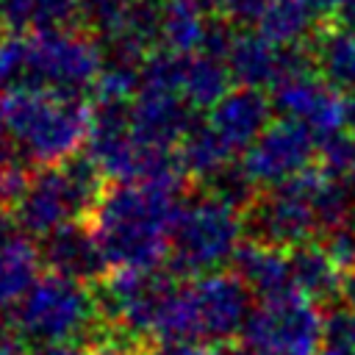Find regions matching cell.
Masks as SVG:
<instances>
[{"label":"cell","mask_w":355,"mask_h":355,"mask_svg":"<svg viewBox=\"0 0 355 355\" xmlns=\"http://www.w3.org/2000/svg\"><path fill=\"white\" fill-rule=\"evenodd\" d=\"M78 19V0H6L0 22L8 33L67 31Z\"/></svg>","instance_id":"603a6c76"},{"label":"cell","mask_w":355,"mask_h":355,"mask_svg":"<svg viewBox=\"0 0 355 355\" xmlns=\"http://www.w3.org/2000/svg\"><path fill=\"white\" fill-rule=\"evenodd\" d=\"M33 355H89L80 344H53V347H39Z\"/></svg>","instance_id":"4dcf8cb0"},{"label":"cell","mask_w":355,"mask_h":355,"mask_svg":"<svg viewBox=\"0 0 355 355\" xmlns=\"http://www.w3.org/2000/svg\"><path fill=\"white\" fill-rule=\"evenodd\" d=\"M0 105L11 141L28 164L58 166L89 141L92 108L78 97L11 89L0 94Z\"/></svg>","instance_id":"3957f363"},{"label":"cell","mask_w":355,"mask_h":355,"mask_svg":"<svg viewBox=\"0 0 355 355\" xmlns=\"http://www.w3.org/2000/svg\"><path fill=\"white\" fill-rule=\"evenodd\" d=\"M180 183H114L89 216L114 272H153L169 261L172 227L180 211Z\"/></svg>","instance_id":"6da1fadb"},{"label":"cell","mask_w":355,"mask_h":355,"mask_svg":"<svg viewBox=\"0 0 355 355\" xmlns=\"http://www.w3.org/2000/svg\"><path fill=\"white\" fill-rule=\"evenodd\" d=\"M324 347H355V313L341 302L324 313Z\"/></svg>","instance_id":"4316f807"},{"label":"cell","mask_w":355,"mask_h":355,"mask_svg":"<svg viewBox=\"0 0 355 355\" xmlns=\"http://www.w3.org/2000/svg\"><path fill=\"white\" fill-rule=\"evenodd\" d=\"M316 75L338 92H355V31L344 25H322L311 36Z\"/></svg>","instance_id":"d6986e66"},{"label":"cell","mask_w":355,"mask_h":355,"mask_svg":"<svg viewBox=\"0 0 355 355\" xmlns=\"http://www.w3.org/2000/svg\"><path fill=\"white\" fill-rule=\"evenodd\" d=\"M313 158H319V139L300 122L277 119L244 153L241 166L255 186L275 189L313 169Z\"/></svg>","instance_id":"30bf717a"},{"label":"cell","mask_w":355,"mask_h":355,"mask_svg":"<svg viewBox=\"0 0 355 355\" xmlns=\"http://www.w3.org/2000/svg\"><path fill=\"white\" fill-rule=\"evenodd\" d=\"M338 25H344L347 31H355V0H347L338 11Z\"/></svg>","instance_id":"e575fe53"},{"label":"cell","mask_w":355,"mask_h":355,"mask_svg":"<svg viewBox=\"0 0 355 355\" xmlns=\"http://www.w3.org/2000/svg\"><path fill=\"white\" fill-rule=\"evenodd\" d=\"M230 83H233V75L222 58L208 55V53L183 55L178 92L191 108H208L211 111L233 89Z\"/></svg>","instance_id":"ffe728a7"},{"label":"cell","mask_w":355,"mask_h":355,"mask_svg":"<svg viewBox=\"0 0 355 355\" xmlns=\"http://www.w3.org/2000/svg\"><path fill=\"white\" fill-rule=\"evenodd\" d=\"M319 169L330 180L355 191V133L352 130H338L333 136L319 139Z\"/></svg>","instance_id":"d4e9b609"},{"label":"cell","mask_w":355,"mask_h":355,"mask_svg":"<svg viewBox=\"0 0 355 355\" xmlns=\"http://www.w3.org/2000/svg\"><path fill=\"white\" fill-rule=\"evenodd\" d=\"M316 19L319 14L308 0H269L255 22V31L275 47H294L311 42V36L319 31Z\"/></svg>","instance_id":"7402d4cb"},{"label":"cell","mask_w":355,"mask_h":355,"mask_svg":"<svg viewBox=\"0 0 355 355\" xmlns=\"http://www.w3.org/2000/svg\"><path fill=\"white\" fill-rule=\"evenodd\" d=\"M341 305L355 313V272L344 275V288H341Z\"/></svg>","instance_id":"d6a6232c"},{"label":"cell","mask_w":355,"mask_h":355,"mask_svg":"<svg viewBox=\"0 0 355 355\" xmlns=\"http://www.w3.org/2000/svg\"><path fill=\"white\" fill-rule=\"evenodd\" d=\"M272 97L261 89H230L205 116L208 128L216 133V139L236 155L247 153L263 130L272 125Z\"/></svg>","instance_id":"4fadbf2b"},{"label":"cell","mask_w":355,"mask_h":355,"mask_svg":"<svg viewBox=\"0 0 355 355\" xmlns=\"http://www.w3.org/2000/svg\"><path fill=\"white\" fill-rule=\"evenodd\" d=\"M0 355H28L25 338L19 336V330L8 327L6 322H0Z\"/></svg>","instance_id":"f546056e"},{"label":"cell","mask_w":355,"mask_h":355,"mask_svg":"<svg viewBox=\"0 0 355 355\" xmlns=\"http://www.w3.org/2000/svg\"><path fill=\"white\" fill-rule=\"evenodd\" d=\"M194 114L191 105L166 89H155V86H141L136 100L130 103V128L133 133L155 150H166V153H178L180 139L186 136V130L194 125Z\"/></svg>","instance_id":"7c38bea8"},{"label":"cell","mask_w":355,"mask_h":355,"mask_svg":"<svg viewBox=\"0 0 355 355\" xmlns=\"http://www.w3.org/2000/svg\"><path fill=\"white\" fill-rule=\"evenodd\" d=\"M178 161L186 178H197L208 183L227 164H233V153L216 139V133L208 128L205 119H194V125L186 130V136L178 144Z\"/></svg>","instance_id":"cb8c5ba5"},{"label":"cell","mask_w":355,"mask_h":355,"mask_svg":"<svg viewBox=\"0 0 355 355\" xmlns=\"http://www.w3.org/2000/svg\"><path fill=\"white\" fill-rule=\"evenodd\" d=\"M247 355H319L324 347V313L300 294L258 302L244 333Z\"/></svg>","instance_id":"9c48e42d"},{"label":"cell","mask_w":355,"mask_h":355,"mask_svg":"<svg viewBox=\"0 0 355 355\" xmlns=\"http://www.w3.org/2000/svg\"><path fill=\"white\" fill-rule=\"evenodd\" d=\"M324 189V172L308 169L300 178L266 189L244 211V230L252 241L294 250L300 244L316 241L322 233L319 197Z\"/></svg>","instance_id":"ba28073f"},{"label":"cell","mask_w":355,"mask_h":355,"mask_svg":"<svg viewBox=\"0 0 355 355\" xmlns=\"http://www.w3.org/2000/svg\"><path fill=\"white\" fill-rule=\"evenodd\" d=\"M39 263L42 252L22 230L0 239V313L11 308L17 311V305L28 297V291L42 277Z\"/></svg>","instance_id":"ac0fdd59"},{"label":"cell","mask_w":355,"mask_h":355,"mask_svg":"<svg viewBox=\"0 0 355 355\" xmlns=\"http://www.w3.org/2000/svg\"><path fill=\"white\" fill-rule=\"evenodd\" d=\"M288 258L294 291L300 297H305L313 305H333L336 300H341L344 272L336 266V261L324 252L319 241H308L288 250Z\"/></svg>","instance_id":"2e32d148"},{"label":"cell","mask_w":355,"mask_h":355,"mask_svg":"<svg viewBox=\"0 0 355 355\" xmlns=\"http://www.w3.org/2000/svg\"><path fill=\"white\" fill-rule=\"evenodd\" d=\"M105 67V50L86 31L22 33V75L17 89H36L61 97L92 94Z\"/></svg>","instance_id":"8992f818"},{"label":"cell","mask_w":355,"mask_h":355,"mask_svg":"<svg viewBox=\"0 0 355 355\" xmlns=\"http://www.w3.org/2000/svg\"><path fill=\"white\" fill-rule=\"evenodd\" d=\"M244 233V214L214 194L202 191L183 200L172 227L169 272L191 280L222 272L225 263H233Z\"/></svg>","instance_id":"5b68a950"},{"label":"cell","mask_w":355,"mask_h":355,"mask_svg":"<svg viewBox=\"0 0 355 355\" xmlns=\"http://www.w3.org/2000/svg\"><path fill=\"white\" fill-rule=\"evenodd\" d=\"M100 305L86 283L42 275L28 297L17 305V330L25 341L39 347L78 344L100 330Z\"/></svg>","instance_id":"52a82bcc"},{"label":"cell","mask_w":355,"mask_h":355,"mask_svg":"<svg viewBox=\"0 0 355 355\" xmlns=\"http://www.w3.org/2000/svg\"><path fill=\"white\" fill-rule=\"evenodd\" d=\"M272 105L283 119L305 125L316 139L344 130V92L324 83L316 72L277 83L272 89Z\"/></svg>","instance_id":"8fae6325"},{"label":"cell","mask_w":355,"mask_h":355,"mask_svg":"<svg viewBox=\"0 0 355 355\" xmlns=\"http://www.w3.org/2000/svg\"><path fill=\"white\" fill-rule=\"evenodd\" d=\"M42 261L53 275L78 280V283H92V280H105L108 277V261L100 250V241L86 222H72L53 236L42 239Z\"/></svg>","instance_id":"5bb4252c"},{"label":"cell","mask_w":355,"mask_h":355,"mask_svg":"<svg viewBox=\"0 0 355 355\" xmlns=\"http://www.w3.org/2000/svg\"><path fill=\"white\" fill-rule=\"evenodd\" d=\"M89 355H139V349H136V338L130 333H125L122 327H114V324H103L94 333V344H92Z\"/></svg>","instance_id":"83f0119b"},{"label":"cell","mask_w":355,"mask_h":355,"mask_svg":"<svg viewBox=\"0 0 355 355\" xmlns=\"http://www.w3.org/2000/svg\"><path fill=\"white\" fill-rule=\"evenodd\" d=\"M103 172L89 155H75L58 166L36 172L14 208L17 225L25 236L47 239L55 230L92 216L105 194Z\"/></svg>","instance_id":"277c9868"},{"label":"cell","mask_w":355,"mask_h":355,"mask_svg":"<svg viewBox=\"0 0 355 355\" xmlns=\"http://www.w3.org/2000/svg\"><path fill=\"white\" fill-rule=\"evenodd\" d=\"M311 3V8L319 14V17H338V11H341V6L347 3V0H308Z\"/></svg>","instance_id":"1f68e13d"},{"label":"cell","mask_w":355,"mask_h":355,"mask_svg":"<svg viewBox=\"0 0 355 355\" xmlns=\"http://www.w3.org/2000/svg\"><path fill=\"white\" fill-rule=\"evenodd\" d=\"M344 130L355 133V92H344Z\"/></svg>","instance_id":"836d02e7"},{"label":"cell","mask_w":355,"mask_h":355,"mask_svg":"<svg viewBox=\"0 0 355 355\" xmlns=\"http://www.w3.org/2000/svg\"><path fill=\"white\" fill-rule=\"evenodd\" d=\"M136 0H78V19L100 39L114 36L130 17Z\"/></svg>","instance_id":"484cf974"},{"label":"cell","mask_w":355,"mask_h":355,"mask_svg":"<svg viewBox=\"0 0 355 355\" xmlns=\"http://www.w3.org/2000/svg\"><path fill=\"white\" fill-rule=\"evenodd\" d=\"M144 355H247L236 347H205V344H191V341H155Z\"/></svg>","instance_id":"f1b7e54d"},{"label":"cell","mask_w":355,"mask_h":355,"mask_svg":"<svg viewBox=\"0 0 355 355\" xmlns=\"http://www.w3.org/2000/svg\"><path fill=\"white\" fill-rule=\"evenodd\" d=\"M211 19L197 0H164L161 3V50L178 55H194L205 50Z\"/></svg>","instance_id":"44dd1931"},{"label":"cell","mask_w":355,"mask_h":355,"mask_svg":"<svg viewBox=\"0 0 355 355\" xmlns=\"http://www.w3.org/2000/svg\"><path fill=\"white\" fill-rule=\"evenodd\" d=\"M252 291L236 272H214L178 283L158 322L155 341L222 347L244 333L252 316Z\"/></svg>","instance_id":"7a4b0ae2"},{"label":"cell","mask_w":355,"mask_h":355,"mask_svg":"<svg viewBox=\"0 0 355 355\" xmlns=\"http://www.w3.org/2000/svg\"><path fill=\"white\" fill-rule=\"evenodd\" d=\"M280 55H283V47H275L258 31H244V33H236L225 64L236 86L263 92L266 86L275 89L280 80Z\"/></svg>","instance_id":"e0dca14e"},{"label":"cell","mask_w":355,"mask_h":355,"mask_svg":"<svg viewBox=\"0 0 355 355\" xmlns=\"http://www.w3.org/2000/svg\"><path fill=\"white\" fill-rule=\"evenodd\" d=\"M230 266L244 280V286L252 291V297H258L261 302L297 294L294 291V277H291L288 250H277V247L247 239L239 247Z\"/></svg>","instance_id":"9a60e30c"},{"label":"cell","mask_w":355,"mask_h":355,"mask_svg":"<svg viewBox=\"0 0 355 355\" xmlns=\"http://www.w3.org/2000/svg\"><path fill=\"white\" fill-rule=\"evenodd\" d=\"M319 355H355V347H322Z\"/></svg>","instance_id":"d590c367"}]
</instances>
